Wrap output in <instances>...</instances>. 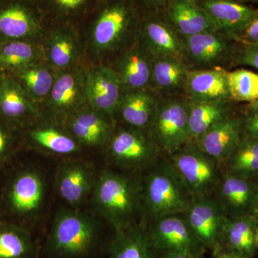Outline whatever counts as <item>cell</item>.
<instances>
[{
    "label": "cell",
    "mask_w": 258,
    "mask_h": 258,
    "mask_svg": "<svg viewBox=\"0 0 258 258\" xmlns=\"http://www.w3.org/2000/svg\"><path fill=\"white\" fill-rule=\"evenodd\" d=\"M144 222L182 214L193 201L175 167L165 155L141 174Z\"/></svg>",
    "instance_id": "3"
},
{
    "label": "cell",
    "mask_w": 258,
    "mask_h": 258,
    "mask_svg": "<svg viewBox=\"0 0 258 258\" xmlns=\"http://www.w3.org/2000/svg\"><path fill=\"white\" fill-rule=\"evenodd\" d=\"M257 230L258 222L252 215L228 217L222 235V247L253 258L257 250L255 242Z\"/></svg>",
    "instance_id": "28"
},
{
    "label": "cell",
    "mask_w": 258,
    "mask_h": 258,
    "mask_svg": "<svg viewBox=\"0 0 258 258\" xmlns=\"http://www.w3.org/2000/svg\"><path fill=\"white\" fill-rule=\"evenodd\" d=\"M40 112L26 91L11 75L0 77V117L23 129L38 120Z\"/></svg>",
    "instance_id": "17"
},
{
    "label": "cell",
    "mask_w": 258,
    "mask_h": 258,
    "mask_svg": "<svg viewBox=\"0 0 258 258\" xmlns=\"http://www.w3.org/2000/svg\"><path fill=\"white\" fill-rule=\"evenodd\" d=\"M45 20L37 0H0V42L36 41L43 32Z\"/></svg>",
    "instance_id": "10"
},
{
    "label": "cell",
    "mask_w": 258,
    "mask_h": 258,
    "mask_svg": "<svg viewBox=\"0 0 258 258\" xmlns=\"http://www.w3.org/2000/svg\"><path fill=\"white\" fill-rule=\"evenodd\" d=\"M152 58L142 43L125 51L118 60L115 69L122 90L144 89L152 84Z\"/></svg>",
    "instance_id": "26"
},
{
    "label": "cell",
    "mask_w": 258,
    "mask_h": 258,
    "mask_svg": "<svg viewBox=\"0 0 258 258\" xmlns=\"http://www.w3.org/2000/svg\"><path fill=\"white\" fill-rule=\"evenodd\" d=\"M225 172L258 179V140L242 137L238 145L223 165Z\"/></svg>",
    "instance_id": "35"
},
{
    "label": "cell",
    "mask_w": 258,
    "mask_h": 258,
    "mask_svg": "<svg viewBox=\"0 0 258 258\" xmlns=\"http://www.w3.org/2000/svg\"><path fill=\"white\" fill-rule=\"evenodd\" d=\"M242 137L258 140V110L247 111L243 118H240Z\"/></svg>",
    "instance_id": "41"
},
{
    "label": "cell",
    "mask_w": 258,
    "mask_h": 258,
    "mask_svg": "<svg viewBox=\"0 0 258 258\" xmlns=\"http://www.w3.org/2000/svg\"><path fill=\"white\" fill-rule=\"evenodd\" d=\"M212 19L219 31L235 40L257 8L237 0H196Z\"/></svg>",
    "instance_id": "22"
},
{
    "label": "cell",
    "mask_w": 258,
    "mask_h": 258,
    "mask_svg": "<svg viewBox=\"0 0 258 258\" xmlns=\"http://www.w3.org/2000/svg\"><path fill=\"white\" fill-rule=\"evenodd\" d=\"M21 129L0 117V170L21 150Z\"/></svg>",
    "instance_id": "38"
},
{
    "label": "cell",
    "mask_w": 258,
    "mask_h": 258,
    "mask_svg": "<svg viewBox=\"0 0 258 258\" xmlns=\"http://www.w3.org/2000/svg\"><path fill=\"white\" fill-rule=\"evenodd\" d=\"M213 197L229 218L252 215L258 198V181L224 171Z\"/></svg>",
    "instance_id": "15"
},
{
    "label": "cell",
    "mask_w": 258,
    "mask_h": 258,
    "mask_svg": "<svg viewBox=\"0 0 258 258\" xmlns=\"http://www.w3.org/2000/svg\"><path fill=\"white\" fill-rule=\"evenodd\" d=\"M242 137L240 118L231 115L212 125L195 142L202 151L223 166Z\"/></svg>",
    "instance_id": "23"
},
{
    "label": "cell",
    "mask_w": 258,
    "mask_h": 258,
    "mask_svg": "<svg viewBox=\"0 0 258 258\" xmlns=\"http://www.w3.org/2000/svg\"><path fill=\"white\" fill-rule=\"evenodd\" d=\"M179 173L193 199L213 196L223 174V166L190 141L166 156Z\"/></svg>",
    "instance_id": "6"
},
{
    "label": "cell",
    "mask_w": 258,
    "mask_h": 258,
    "mask_svg": "<svg viewBox=\"0 0 258 258\" xmlns=\"http://www.w3.org/2000/svg\"><path fill=\"white\" fill-rule=\"evenodd\" d=\"M45 18L52 17L55 23H72L71 20L88 15L98 0H37Z\"/></svg>",
    "instance_id": "36"
},
{
    "label": "cell",
    "mask_w": 258,
    "mask_h": 258,
    "mask_svg": "<svg viewBox=\"0 0 258 258\" xmlns=\"http://www.w3.org/2000/svg\"><path fill=\"white\" fill-rule=\"evenodd\" d=\"M157 258H204V257H199V256L192 255V254L176 252V253L163 254V255Z\"/></svg>",
    "instance_id": "44"
},
{
    "label": "cell",
    "mask_w": 258,
    "mask_h": 258,
    "mask_svg": "<svg viewBox=\"0 0 258 258\" xmlns=\"http://www.w3.org/2000/svg\"><path fill=\"white\" fill-rule=\"evenodd\" d=\"M23 146L59 157H71L81 151V145L66 128L40 124L36 121L22 129Z\"/></svg>",
    "instance_id": "20"
},
{
    "label": "cell",
    "mask_w": 258,
    "mask_h": 258,
    "mask_svg": "<svg viewBox=\"0 0 258 258\" xmlns=\"http://www.w3.org/2000/svg\"><path fill=\"white\" fill-rule=\"evenodd\" d=\"M227 74L222 67L188 69L184 91L186 98L189 101H230Z\"/></svg>",
    "instance_id": "24"
},
{
    "label": "cell",
    "mask_w": 258,
    "mask_h": 258,
    "mask_svg": "<svg viewBox=\"0 0 258 258\" xmlns=\"http://www.w3.org/2000/svg\"><path fill=\"white\" fill-rule=\"evenodd\" d=\"M88 15L93 46L101 52L114 50L138 32L143 18L134 0H98Z\"/></svg>",
    "instance_id": "5"
},
{
    "label": "cell",
    "mask_w": 258,
    "mask_h": 258,
    "mask_svg": "<svg viewBox=\"0 0 258 258\" xmlns=\"http://www.w3.org/2000/svg\"><path fill=\"white\" fill-rule=\"evenodd\" d=\"M257 181H258V179H257Z\"/></svg>",
    "instance_id": "50"
},
{
    "label": "cell",
    "mask_w": 258,
    "mask_h": 258,
    "mask_svg": "<svg viewBox=\"0 0 258 258\" xmlns=\"http://www.w3.org/2000/svg\"><path fill=\"white\" fill-rule=\"evenodd\" d=\"M256 247H257V249H258V230L257 232V235H256Z\"/></svg>",
    "instance_id": "48"
},
{
    "label": "cell",
    "mask_w": 258,
    "mask_h": 258,
    "mask_svg": "<svg viewBox=\"0 0 258 258\" xmlns=\"http://www.w3.org/2000/svg\"><path fill=\"white\" fill-rule=\"evenodd\" d=\"M230 103V101L227 100L189 101L188 124L190 141L195 142L212 125L232 115Z\"/></svg>",
    "instance_id": "30"
},
{
    "label": "cell",
    "mask_w": 258,
    "mask_h": 258,
    "mask_svg": "<svg viewBox=\"0 0 258 258\" xmlns=\"http://www.w3.org/2000/svg\"><path fill=\"white\" fill-rule=\"evenodd\" d=\"M188 109L186 98H159L147 132L162 155H170L190 142Z\"/></svg>",
    "instance_id": "8"
},
{
    "label": "cell",
    "mask_w": 258,
    "mask_h": 258,
    "mask_svg": "<svg viewBox=\"0 0 258 258\" xmlns=\"http://www.w3.org/2000/svg\"><path fill=\"white\" fill-rule=\"evenodd\" d=\"M41 50L36 41L13 40L0 42V72L10 74L40 61Z\"/></svg>",
    "instance_id": "34"
},
{
    "label": "cell",
    "mask_w": 258,
    "mask_h": 258,
    "mask_svg": "<svg viewBox=\"0 0 258 258\" xmlns=\"http://www.w3.org/2000/svg\"><path fill=\"white\" fill-rule=\"evenodd\" d=\"M2 73L0 72V77H1Z\"/></svg>",
    "instance_id": "49"
},
{
    "label": "cell",
    "mask_w": 258,
    "mask_h": 258,
    "mask_svg": "<svg viewBox=\"0 0 258 258\" xmlns=\"http://www.w3.org/2000/svg\"><path fill=\"white\" fill-rule=\"evenodd\" d=\"M91 201L115 232L144 222L141 174L103 169L97 175Z\"/></svg>",
    "instance_id": "2"
},
{
    "label": "cell",
    "mask_w": 258,
    "mask_h": 258,
    "mask_svg": "<svg viewBox=\"0 0 258 258\" xmlns=\"http://www.w3.org/2000/svg\"><path fill=\"white\" fill-rule=\"evenodd\" d=\"M148 235L157 257L168 253L204 257L207 252L183 214H171L146 222Z\"/></svg>",
    "instance_id": "9"
},
{
    "label": "cell",
    "mask_w": 258,
    "mask_h": 258,
    "mask_svg": "<svg viewBox=\"0 0 258 258\" xmlns=\"http://www.w3.org/2000/svg\"><path fill=\"white\" fill-rule=\"evenodd\" d=\"M10 75L16 79L37 105L40 102L45 101L50 94L55 77L52 69L40 61L25 66Z\"/></svg>",
    "instance_id": "33"
},
{
    "label": "cell",
    "mask_w": 258,
    "mask_h": 258,
    "mask_svg": "<svg viewBox=\"0 0 258 258\" xmlns=\"http://www.w3.org/2000/svg\"><path fill=\"white\" fill-rule=\"evenodd\" d=\"M252 215L254 217V218L256 219V220H257V221L258 222V198L257 202H256L255 205H254V208L253 209V211H252Z\"/></svg>",
    "instance_id": "47"
},
{
    "label": "cell",
    "mask_w": 258,
    "mask_h": 258,
    "mask_svg": "<svg viewBox=\"0 0 258 258\" xmlns=\"http://www.w3.org/2000/svg\"><path fill=\"white\" fill-rule=\"evenodd\" d=\"M162 15L180 37L218 30L196 0H170Z\"/></svg>",
    "instance_id": "21"
},
{
    "label": "cell",
    "mask_w": 258,
    "mask_h": 258,
    "mask_svg": "<svg viewBox=\"0 0 258 258\" xmlns=\"http://www.w3.org/2000/svg\"><path fill=\"white\" fill-rule=\"evenodd\" d=\"M81 146L106 147L114 132V120L86 105L63 123Z\"/></svg>",
    "instance_id": "19"
},
{
    "label": "cell",
    "mask_w": 258,
    "mask_h": 258,
    "mask_svg": "<svg viewBox=\"0 0 258 258\" xmlns=\"http://www.w3.org/2000/svg\"><path fill=\"white\" fill-rule=\"evenodd\" d=\"M184 45V64L195 69L222 67L221 64L235 55L232 40L223 32H203L189 37H181Z\"/></svg>",
    "instance_id": "13"
},
{
    "label": "cell",
    "mask_w": 258,
    "mask_h": 258,
    "mask_svg": "<svg viewBox=\"0 0 258 258\" xmlns=\"http://www.w3.org/2000/svg\"><path fill=\"white\" fill-rule=\"evenodd\" d=\"M212 258H248L244 254L239 253L232 249L222 247L215 253L212 254Z\"/></svg>",
    "instance_id": "43"
},
{
    "label": "cell",
    "mask_w": 258,
    "mask_h": 258,
    "mask_svg": "<svg viewBox=\"0 0 258 258\" xmlns=\"http://www.w3.org/2000/svg\"><path fill=\"white\" fill-rule=\"evenodd\" d=\"M142 16L162 14L170 0H134Z\"/></svg>",
    "instance_id": "42"
},
{
    "label": "cell",
    "mask_w": 258,
    "mask_h": 258,
    "mask_svg": "<svg viewBox=\"0 0 258 258\" xmlns=\"http://www.w3.org/2000/svg\"><path fill=\"white\" fill-rule=\"evenodd\" d=\"M47 57L59 71L74 66L80 55V43L72 23H55L49 31Z\"/></svg>",
    "instance_id": "27"
},
{
    "label": "cell",
    "mask_w": 258,
    "mask_h": 258,
    "mask_svg": "<svg viewBox=\"0 0 258 258\" xmlns=\"http://www.w3.org/2000/svg\"><path fill=\"white\" fill-rule=\"evenodd\" d=\"M182 214L204 248L212 254L222 248L228 217L213 196L194 199Z\"/></svg>",
    "instance_id": "12"
},
{
    "label": "cell",
    "mask_w": 258,
    "mask_h": 258,
    "mask_svg": "<svg viewBox=\"0 0 258 258\" xmlns=\"http://www.w3.org/2000/svg\"></svg>",
    "instance_id": "51"
},
{
    "label": "cell",
    "mask_w": 258,
    "mask_h": 258,
    "mask_svg": "<svg viewBox=\"0 0 258 258\" xmlns=\"http://www.w3.org/2000/svg\"><path fill=\"white\" fill-rule=\"evenodd\" d=\"M99 235V226L93 217L79 209L62 208L52 221L47 250L52 258H91Z\"/></svg>",
    "instance_id": "4"
},
{
    "label": "cell",
    "mask_w": 258,
    "mask_h": 258,
    "mask_svg": "<svg viewBox=\"0 0 258 258\" xmlns=\"http://www.w3.org/2000/svg\"><path fill=\"white\" fill-rule=\"evenodd\" d=\"M187 71L182 62L174 57H153L152 84L166 94L174 95L184 91Z\"/></svg>",
    "instance_id": "32"
},
{
    "label": "cell",
    "mask_w": 258,
    "mask_h": 258,
    "mask_svg": "<svg viewBox=\"0 0 258 258\" xmlns=\"http://www.w3.org/2000/svg\"><path fill=\"white\" fill-rule=\"evenodd\" d=\"M230 101L252 103L258 99V74L246 69L228 72Z\"/></svg>",
    "instance_id": "37"
},
{
    "label": "cell",
    "mask_w": 258,
    "mask_h": 258,
    "mask_svg": "<svg viewBox=\"0 0 258 258\" xmlns=\"http://www.w3.org/2000/svg\"><path fill=\"white\" fill-rule=\"evenodd\" d=\"M86 72L79 67L61 70L45 104L50 115L63 124L76 111L88 105L86 95Z\"/></svg>",
    "instance_id": "11"
},
{
    "label": "cell",
    "mask_w": 258,
    "mask_h": 258,
    "mask_svg": "<svg viewBox=\"0 0 258 258\" xmlns=\"http://www.w3.org/2000/svg\"><path fill=\"white\" fill-rule=\"evenodd\" d=\"M97 175L93 166L86 161H63L56 173V190L69 208L80 210L91 200Z\"/></svg>",
    "instance_id": "14"
},
{
    "label": "cell",
    "mask_w": 258,
    "mask_h": 258,
    "mask_svg": "<svg viewBox=\"0 0 258 258\" xmlns=\"http://www.w3.org/2000/svg\"><path fill=\"white\" fill-rule=\"evenodd\" d=\"M109 258H157L148 235L146 222L115 232Z\"/></svg>",
    "instance_id": "29"
},
{
    "label": "cell",
    "mask_w": 258,
    "mask_h": 258,
    "mask_svg": "<svg viewBox=\"0 0 258 258\" xmlns=\"http://www.w3.org/2000/svg\"><path fill=\"white\" fill-rule=\"evenodd\" d=\"M246 110L247 111H257L258 110V99L252 103H248L246 106Z\"/></svg>",
    "instance_id": "45"
},
{
    "label": "cell",
    "mask_w": 258,
    "mask_h": 258,
    "mask_svg": "<svg viewBox=\"0 0 258 258\" xmlns=\"http://www.w3.org/2000/svg\"><path fill=\"white\" fill-rule=\"evenodd\" d=\"M138 34L144 46L152 57L168 56L184 64V45L181 37L171 28L162 14L143 16Z\"/></svg>",
    "instance_id": "16"
},
{
    "label": "cell",
    "mask_w": 258,
    "mask_h": 258,
    "mask_svg": "<svg viewBox=\"0 0 258 258\" xmlns=\"http://www.w3.org/2000/svg\"><path fill=\"white\" fill-rule=\"evenodd\" d=\"M86 95L88 106L115 119L122 87L114 69L98 66L86 72Z\"/></svg>",
    "instance_id": "18"
},
{
    "label": "cell",
    "mask_w": 258,
    "mask_h": 258,
    "mask_svg": "<svg viewBox=\"0 0 258 258\" xmlns=\"http://www.w3.org/2000/svg\"><path fill=\"white\" fill-rule=\"evenodd\" d=\"M236 48L233 57L235 64H244L258 70V42L254 44H241Z\"/></svg>",
    "instance_id": "39"
},
{
    "label": "cell",
    "mask_w": 258,
    "mask_h": 258,
    "mask_svg": "<svg viewBox=\"0 0 258 258\" xmlns=\"http://www.w3.org/2000/svg\"><path fill=\"white\" fill-rule=\"evenodd\" d=\"M108 163L120 171L142 174L162 154L147 132L123 125L106 144Z\"/></svg>",
    "instance_id": "7"
},
{
    "label": "cell",
    "mask_w": 258,
    "mask_h": 258,
    "mask_svg": "<svg viewBox=\"0 0 258 258\" xmlns=\"http://www.w3.org/2000/svg\"><path fill=\"white\" fill-rule=\"evenodd\" d=\"M159 100V98L149 88L123 91L116 115L124 125L147 132Z\"/></svg>",
    "instance_id": "25"
},
{
    "label": "cell",
    "mask_w": 258,
    "mask_h": 258,
    "mask_svg": "<svg viewBox=\"0 0 258 258\" xmlns=\"http://www.w3.org/2000/svg\"><path fill=\"white\" fill-rule=\"evenodd\" d=\"M237 1L243 3L244 4L249 5H256L258 8V0H237Z\"/></svg>",
    "instance_id": "46"
},
{
    "label": "cell",
    "mask_w": 258,
    "mask_h": 258,
    "mask_svg": "<svg viewBox=\"0 0 258 258\" xmlns=\"http://www.w3.org/2000/svg\"><path fill=\"white\" fill-rule=\"evenodd\" d=\"M37 257V246L31 230L0 220V258Z\"/></svg>",
    "instance_id": "31"
},
{
    "label": "cell",
    "mask_w": 258,
    "mask_h": 258,
    "mask_svg": "<svg viewBox=\"0 0 258 258\" xmlns=\"http://www.w3.org/2000/svg\"><path fill=\"white\" fill-rule=\"evenodd\" d=\"M18 153L0 170V220L30 230L45 205L47 183L37 168L19 159Z\"/></svg>",
    "instance_id": "1"
},
{
    "label": "cell",
    "mask_w": 258,
    "mask_h": 258,
    "mask_svg": "<svg viewBox=\"0 0 258 258\" xmlns=\"http://www.w3.org/2000/svg\"><path fill=\"white\" fill-rule=\"evenodd\" d=\"M240 44H254L258 42V8L242 31L236 39Z\"/></svg>",
    "instance_id": "40"
}]
</instances>
